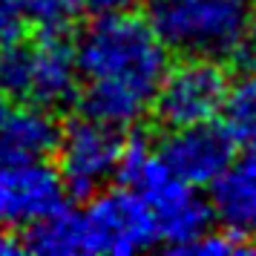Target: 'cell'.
Listing matches in <instances>:
<instances>
[{"label": "cell", "mask_w": 256, "mask_h": 256, "mask_svg": "<svg viewBox=\"0 0 256 256\" xmlns=\"http://www.w3.org/2000/svg\"><path fill=\"white\" fill-rule=\"evenodd\" d=\"M167 46L150 20L127 12H101L75 46L84 116L127 127L152 110L167 72Z\"/></svg>", "instance_id": "6da1fadb"}, {"label": "cell", "mask_w": 256, "mask_h": 256, "mask_svg": "<svg viewBox=\"0 0 256 256\" xmlns=\"http://www.w3.org/2000/svg\"><path fill=\"white\" fill-rule=\"evenodd\" d=\"M158 244L156 222L144 198L130 190H110L95 196L84 210L60 208L26 233V250L46 256L112 254L127 256Z\"/></svg>", "instance_id": "7a4b0ae2"}, {"label": "cell", "mask_w": 256, "mask_h": 256, "mask_svg": "<svg viewBox=\"0 0 256 256\" xmlns=\"http://www.w3.org/2000/svg\"><path fill=\"white\" fill-rule=\"evenodd\" d=\"M152 29L187 58L224 60L248 49L256 32V0H156Z\"/></svg>", "instance_id": "3957f363"}, {"label": "cell", "mask_w": 256, "mask_h": 256, "mask_svg": "<svg viewBox=\"0 0 256 256\" xmlns=\"http://www.w3.org/2000/svg\"><path fill=\"white\" fill-rule=\"evenodd\" d=\"M118 176L150 208L158 244L170 250H184L208 230L213 216L210 204L198 196L193 184L176 178L164 167L158 150H150L141 141H127Z\"/></svg>", "instance_id": "277c9868"}, {"label": "cell", "mask_w": 256, "mask_h": 256, "mask_svg": "<svg viewBox=\"0 0 256 256\" xmlns=\"http://www.w3.org/2000/svg\"><path fill=\"white\" fill-rule=\"evenodd\" d=\"M75 92V49L60 35L44 32V38L32 44L12 40L0 49V98L52 110L72 101Z\"/></svg>", "instance_id": "5b68a950"}, {"label": "cell", "mask_w": 256, "mask_h": 256, "mask_svg": "<svg viewBox=\"0 0 256 256\" xmlns=\"http://www.w3.org/2000/svg\"><path fill=\"white\" fill-rule=\"evenodd\" d=\"M127 138L121 127L84 116L58 132V173L72 196H92L121 170Z\"/></svg>", "instance_id": "8992f818"}, {"label": "cell", "mask_w": 256, "mask_h": 256, "mask_svg": "<svg viewBox=\"0 0 256 256\" xmlns=\"http://www.w3.org/2000/svg\"><path fill=\"white\" fill-rule=\"evenodd\" d=\"M230 81L219 60L187 58L184 64L167 66L152 98V110L167 127H187L213 121L224 106Z\"/></svg>", "instance_id": "52a82bcc"}, {"label": "cell", "mask_w": 256, "mask_h": 256, "mask_svg": "<svg viewBox=\"0 0 256 256\" xmlns=\"http://www.w3.org/2000/svg\"><path fill=\"white\" fill-rule=\"evenodd\" d=\"M66 187L44 158L0 164V228L29 230L64 208Z\"/></svg>", "instance_id": "ba28073f"}, {"label": "cell", "mask_w": 256, "mask_h": 256, "mask_svg": "<svg viewBox=\"0 0 256 256\" xmlns=\"http://www.w3.org/2000/svg\"><path fill=\"white\" fill-rule=\"evenodd\" d=\"M164 167L193 187H208L233 158V136L213 121L173 127L158 147Z\"/></svg>", "instance_id": "9c48e42d"}, {"label": "cell", "mask_w": 256, "mask_h": 256, "mask_svg": "<svg viewBox=\"0 0 256 256\" xmlns=\"http://www.w3.org/2000/svg\"><path fill=\"white\" fill-rule=\"evenodd\" d=\"M58 132L49 110L0 98V164L46 158L58 144Z\"/></svg>", "instance_id": "30bf717a"}, {"label": "cell", "mask_w": 256, "mask_h": 256, "mask_svg": "<svg viewBox=\"0 0 256 256\" xmlns=\"http://www.w3.org/2000/svg\"><path fill=\"white\" fill-rule=\"evenodd\" d=\"M210 210L236 233L256 239V147L233 156L210 182Z\"/></svg>", "instance_id": "8fae6325"}, {"label": "cell", "mask_w": 256, "mask_h": 256, "mask_svg": "<svg viewBox=\"0 0 256 256\" xmlns=\"http://www.w3.org/2000/svg\"><path fill=\"white\" fill-rule=\"evenodd\" d=\"M222 112L224 130L233 136V141L256 147V75H248L228 90Z\"/></svg>", "instance_id": "7c38bea8"}, {"label": "cell", "mask_w": 256, "mask_h": 256, "mask_svg": "<svg viewBox=\"0 0 256 256\" xmlns=\"http://www.w3.org/2000/svg\"><path fill=\"white\" fill-rule=\"evenodd\" d=\"M14 3L24 20H29L32 26L49 35L66 32L90 9V0H14Z\"/></svg>", "instance_id": "4fadbf2b"}, {"label": "cell", "mask_w": 256, "mask_h": 256, "mask_svg": "<svg viewBox=\"0 0 256 256\" xmlns=\"http://www.w3.org/2000/svg\"><path fill=\"white\" fill-rule=\"evenodd\" d=\"M256 250V239L236 233L230 228H224L219 233L204 230L196 242H190L182 254H204V256H239V254H254Z\"/></svg>", "instance_id": "5bb4252c"}, {"label": "cell", "mask_w": 256, "mask_h": 256, "mask_svg": "<svg viewBox=\"0 0 256 256\" xmlns=\"http://www.w3.org/2000/svg\"><path fill=\"white\" fill-rule=\"evenodd\" d=\"M20 26H24V18H20L18 3L14 0H0V49L18 40Z\"/></svg>", "instance_id": "9a60e30c"}, {"label": "cell", "mask_w": 256, "mask_h": 256, "mask_svg": "<svg viewBox=\"0 0 256 256\" xmlns=\"http://www.w3.org/2000/svg\"><path fill=\"white\" fill-rule=\"evenodd\" d=\"M20 250H26L24 242H18V236L12 230L0 228V256H14V254H20Z\"/></svg>", "instance_id": "2e32d148"}, {"label": "cell", "mask_w": 256, "mask_h": 256, "mask_svg": "<svg viewBox=\"0 0 256 256\" xmlns=\"http://www.w3.org/2000/svg\"><path fill=\"white\" fill-rule=\"evenodd\" d=\"M136 3L141 0H90V6H95L98 12H127Z\"/></svg>", "instance_id": "e0dca14e"}, {"label": "cell", "mask_w": 256, "mask_h": 256, "mask_svg": "<svg viewBox=\"0 0 256 256\" xmlns=\"http://www.w3.org/2000/svg\"><path fill=\"white\" fill-rule=\"evenodd\" d=\"M248 52H250V64L256 66V32H254V38H250V44H248Z\"/></svg>", "instance_id": "ac0fdd59"}]
</instances>
